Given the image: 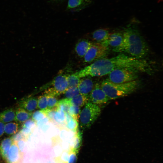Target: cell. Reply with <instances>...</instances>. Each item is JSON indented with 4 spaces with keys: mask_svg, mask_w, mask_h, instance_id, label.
<instances>
[{
    "mask_svg": "<svg viewBox=\"0 0 163 163\" xmlns=\"http://www.w3.org/2000/svg\"><path fill=\"white\" fill-rule=\"evenodd\" d=\"M109 99L102 89L100 85L96 83L89 94L88 101L97 105L105 104Z\"/></svg>",
    "mask_w": 163,
    "mask_h": 163,
    "instance_id": "52a82bcc",
    "label": "cell"
},
{
    "mask_svg": "<svg viewBox=\"0 0 163 163\" xmlns=\"http://www.w3.org/2000/svg\"><path fill=\"white\" fill-rule=\"evenodd\" d=\"M56 163H68L67 161H65L59 158H56L55 159Z\"/></svg>",
    "mask_w": 163,
    "mask_h": 163,
    "instance_id": "d590c367",
    "label": "cell"
},
{
    "mask_svg": "<svg viewBox=\"0 0 163 163\" xmlns=\"http://www.w3.org/2000/svg\"><path fill=\"white\" fill-rule=\"evenodd\" d=\"M93 0H69L66 9L67 10H79L90 4Z\"/></svg>",
    "mask_w": 163,
    "mask_h": 163,
    "instance_id": "5bb4252c",
    "label": "cell"
},
{
    "mask_svg": "<svg viewBox=\"0 0 163 163\" xmlns=\"http://www.w3.org/2000/svg\"><path fill=\"white\" fill-rule=\"evenodd\" d=\"M36 124V123L32 119L30 118L22 123V127L28 128L33 130Z\"/></svg>",
    "mask_w": 163,
    "mask_h": 163,
    "instance_id": "d6a6232c",
    "label": "cell"
},
{
    "mask_svg": "<svg viewBox=\"0 0 163 163\" xmlns=\"http://www.w3.org/2000/svg\"><path fill=\"white\" fill-rule=\"evenodd\" d=\"M84 78L80 80L78 88L80 94L88 97L94 87V83L91 78Z\"/></svg>",
    "mask_w": 163,
    "mask_h": 163,
    "instance_id": "8fae6325",
    "label": "cell"
},
{
    "mask_svg": "<svg viewBox=\"0 0 163 163\" xmlns=\"http://www.w3.org/2000/svg\"><path fill=\"white\" fill-rule=\"evenodd\" d=\"M123 40L121 44L114 48L115 52L126 53L129 56L142 59L148 54L149 48L139 30L134 26H129L125 28Z\"/></svg>",
    "mask_w": 163,
    "mask_h": 163,
    "instance_id": "7a4b0ae2",
    "label": "cell"
},
{
    "mask_svg": "<svg viewBox=\"0 0 163 163\" xmlns=\"http://www.w3.org/2000/svg\"><path fill=\"white\" fill-rule=\"evenodd\" d=\"M68 163H76L77 160L78 151L70 148L69 152Z\"/></svg>",
    "mask_w": 163,
    "mask_h": 163,
    "instance_id": "f546056e",
    "label": "cell"
},
{
    "mask_svg": "<svg viewBox=\"0 0 163 163\" xmlns=\"http://www.w3.org/2000/svg\"><path fill=\"white\" fill-rule=\"evenodd\" d=\"M82 138L81 133L78 130L74 137L72 145L70 148L78 151L82 144Z\"/></svg>",
    "mask_w": 163,
    "mask_h": 163,
    "instance_id": "603a6c76",
    "label": "cell"
},
{
    "mask_svg": "<svg viewBox=\"0 0 163 163\" xmlns=\"http://www.w3.org/2000/svg\"><path fill=\"white\" fill-rule=\"evenodd\" d=\"M4 123L0 122V137H1L4 133Z\"/></svg>",
    "mask_w": 163,
    "mask_h": 163,
    "instance_id": "e575fe53",
    "label": "cell"
},
{
    "mask_svg": "<svg viewBox=\"0 0 163 163\" xmlns=\"http://www.w3.org/2000/svg\"><path fill=\"white\" fill-rule=\"evenodd\" d=\"M127 69L138 72L149 73L151 66L146 60L121 53L110 58H101L75 73L80 78L87 76H101L112 71Z\"/></svg>",
    "mask_w": 163,
    "mask_h": 163,
    "instance_id": "6da1fadb",
    "label": "cell"
},
{
    "mask_svg": "<svg viewBox=\"0 0 163 163\" xmlns=\"http://www.w3.org/2000/svg\"><path fill=\"white\" fill-rule=\"evenodd\" d=\"M72 105L70 99L65 98L58 101L57 106V110H62L65 114L68 113L69 108Z\"/></svg>",
    "mask_w": 163,
    "mask_h": 163,
    "instance_id": "7402d4cb",
    "label": "cell"
},
{
    "mask_svg": "<svg viewBox=\"0 0 163 163\" xmlns=\"http://www.w3.org/2000/svg\"><path fill=\"white\" fill-rule=\"evenodd\" d=\"M56 97H47V109L57 110V106L58 101Z\"/></svg>",
    "mask_w": 163,
    "mask_h": 163,
    "instance_id": "f1b7e54d",
    "label": "cell"
},
{
    "mask_svg": "<svg viewBox=\"0 0 163 163\" xmlns=\"http://www.w3.org/2000/svg\"><path fill=\"white\" fill-rule=\"evenodd\" d=\"M108 47L102 44L95 43H93L84 57L85 62L95 61L102 58L107 53Z\"/></svg>",
    "mask_w": 163,
    "mask_h": 163,
    "instance_id": "8992f818",
    "label": "cell"
},
{
    "mask_svg": "<svg viewBox=\"0 0 163 163\" xmlns=\"http://www.w3.org/2000/svg\"><path fill=\"white\" fill-rule=\"evenodd\" d=\"M26 141L24 140H21L17 142L20 152L23 156L25 151Z\"/></svg>",
    "mask_w": 163,
    "mask_h": 163,
    "instance_id": "836d02e7",
    "label": "cell"
},
{
    "mask_svg": "<svg viewBox=\"0 0 163 163\" xmlns=\"http://www.w3.org/2000/svg\"><path fill=\"white\" fill-rule=\"evenodd\" d=\"M56 110L55 109H49L47 108L45 110H41L44 114L45 117H46L49 120L53 121Z\"/></svg>",
    "mask_w": 163,
    "mask_h": 163,
    "instance_id": "4dcf8cb0",
    "label": "cell"
},
{
    "mask_svg": "<svg viewBox=\"0 0 163 163\" xmlns=\"http://www.w3.org/2000/svg\"><path fill=\"white\" fill-rule=\"evenodd\" d=\"M140 85L137 80L122 83H116L106 79L100 85L109 100H115L127 96L136 91Z\"/></svg>",
    "mask_w": 163,
    "mask_h": 163,
    "instance_id": "3957f363",
    "label": "cell"
},
{
    "mask_svg": "<svg viewBox=\"0 0 163 163\" xmlns=\"http://www.w3.org/2000/svg\"><path fill=\"white\" fill-rule=\"evenodd\" d=\"M45 117L41 110H37L32 113L31 119L36 123Z\"/></svg>",
    "mask_w": 163,
    "mask_h": 163,
    "instance_id": "1f68e13d",
    "label": "cell"
},
{
    "mask_svg": "<svg viewBox=\"0 0 163 163\" xmlns=\"http://www.w3.org/2000/svg\"><path fill=\"white\" fill-rule=\"evenodd\" d=\"M88 97L81 94L70 99L72 105L81 107L85 105L88 101Z\"/></svg>",
    "mask_w": 163,
    "mask_h": 163,
    "instance_id": "44dd1931",
    "label": "cell"
},
{
    "mask_svg": "<svg viewBox=\"0 0 163 163\" xmlns=\"http://www.w3.org/2000/svg\"><path fill=\"white\" fill-rule=\"evenodd\" d=\"M93 44V43L88 40H81L76 44L75 48V51L78 56L83 57Z\"/></svg>",
    "mask_w": 163,
    "mask_h": 163,
    "instance_id": "4fadbf2b",
    "label": "cell"
},
{
    "mask_svg": "<svg viewBox=\"0 0 163 163\" xmlns=\"http://www.w3.org/2000/svg\"><path fill=\"white\" fill-rule=\"evenodd\" d=\"M101 110L98 105L88 102L81 111L80 126L82 130L89 128L97 119Z\"/></svg>",
    "mask_w": 163,
    "mask_h": 163,
    "instance_id": "277c9868",
    "label": "cell"
},
{
    "mask_svg": "<svg viewBox=\"0 0 163 163\" xmlns=\"http://www.w3.org/2000/svg\"><path fill=\"white\" fill-rule=\"evenodd\" d=\"M110 33L107 29L101 28L95 30L92 34L93 39L97 43H102L108 38Z\"/></svg>",
    "mask_w": 163,
    "mask_h": 163,
    "instance_id": "e0dca14e",
    "label": "cell"
},
{
    "mask_svg": "<svg viewBox=\"0 0 163 163\" xmlns=\"http://www.w3.org/2000/svg\"><path fill=\"white\" fill-rule=\"evenodd\" d=\"M18 105L19 107L32 112L37 108V98L33 97H24L18 101Z\"/></svg>",
    "mask_w": 163,
    "mask_h": 163,
    "instance_id": "30bf717a",
    "label": "cell"
},
{
    "mask_svg": "<svg viewBox=\"0 0 163 163\" xmlns=\"http://www.w3.org/2000/svg\"></svg>",
    "mask_w": 163,
    "mask_h": 163,
    "instance_id": "74e56055",
    "label": "cell"
},
{
    "mask_svg": "<svg viewBox=\"0 0 163 163\" xmlns=\"http://www.w3.org/2000/svg\"><path fill=\"white\" fill-rule=\"evenodd\" d=\"M52 84L53 88L60 94H63L68 88L67 75H59L53 80Z\"/></svg>",
    "mask_w": 163,
    "mask_h": 163,
    "instance_id": "9c48e42d",
    "label": "cell"
},
{
    "mask_svg": "<svg viewBox=\"0 0 163 163\" xmlns=\"http://www.w3.org/2000/svg\"><path fill=\"white\" fill-rule=\"evenodd\" d=\"M47 96L43 94L37 98V108L41 110H43L47 108Z\"/></svg>",
    "mask_w": 163,
    "mask_h": 163,
    "instance_id": "484cf974",
    "label": "cell"
},
{
    "mask_svg": "<svg viewBox=\"0 0 163 163\" xmlns=\"http://www.w3.org/2000/svg\"><path fill=\"white\" fill-rule=\"evenodd\" d=\"M15 111L12 108L5 110L0 113V122L8 123L14 120Z\"/></svg>",
    "mask_w": 163,
    "mask_h": 163,
    "instance_id": "ac0fdd59",
    "label": "cell"
},
{
    "mask_svg": "<svg viewBox=\"0 0 163 163\" xmlns=\"http://www.w3.org/2000/svg\"><path fill=\"white\" fill-rule=\"evenodd\" d=\"M65 116L66 127L73 132H76L78 130V122L73 118L69 113H66Z\"/></svg>",
    "mask_w": 163,
    "mask_h": 163,
    "instance_id": "ffe728a7",
    "label": "cell"
},
{
    "mask_svg": "<svg viewBox=\"0 0 163 163\" xmlns=\"http://www.w3.org/2000/svg\"><path fill=\"white\" fill-rule=\"evenodd\" d=\"M52 1H60L61 0H51Z\"/></svg>",
    "mask_w": 163,
    "mask_h": 163,
    "instance_id": "8d00e7d4",
    "label": "cell"
},
{
    "mask_svg": "<svg viewBox=\"0 0 163 163\" xmlns=\"http://www.w3.org/2000/svg\"></svg>",
    "mask_w": 163,
    "mask_h": 163,
    "instance_id": "f35d334b",
    "label": "cell"
},
{
    "mask_svg": "<svg viewBox=\"0 0 163 163\" xmlns=\"http://www.w3.org/2000/svg\"><path fill=\"white\" fill-rule=\"evenodd\" d=\"M68 88L78 87L80 80V78L75 73L67 75Z\"/></svg>",
    "mask_w": 163,
    "mask_h": 163,
    "instance_id": "cb8c5ba5",
    "label": "cell"
},
{
    "mask_svg": "<svg viewBox=\"0 0 163 163\" xmlns=\"http://www.w3.org/2000/svg\"><path fill=\"white\" fill-rule=\"evenodd\" d=\"M32 114V112H29L23 108L18 107L15 111L14 120L20 124H22L31 117Z\"/></svg>",
    "mask_w": 163,
    "mask_h": 163,
    "instance_id": "9a60e30c",
    "label": "cell"
},
{
    "mask_svg": "<svg viewBox=\"0 0 163 163\" xmlns=\"http://www.w3.org/2000/svg\"><path fill=\"white\" fill-rule=\"evenodd\" d=\"M17 142L14 141L8 151L6 162L8 163H21L23 158Z\"/></svg>",
    "mask_w": 163,
    "mask_h": 163,
    "instance_id": "ba28073f",
    "label": "cell"
},
{
    "mask_svg": "<svg viewBox=\"0 0 163 163\" xmlns=\"http://www.w3.org/2000/svg\"><path fill=\"white\" fill-rule=\"evenodd\" d=\"M13 141L11 136L5 138L0 142V153L3 159L6 161L8 151Z\"/></svg>",
    "mask_w": 163,
    "mask_h": 163,
    "instance_id": "2e32d148",
    "label": "cell"
},
{
    "mask_svg": "<svg viewBox=\"0 0 163 163\" xmlns=\"http://www.w3.org/2000/svg\"><path fill=\"white\" fill-rule=\"evenodd\" d=\"M20 125V124L16 121L7 123L5 125L4 133L8 136L15 134L18 132Z\"/></svg>",
    "mask_w": 163,
    "mask_h": 163,
    "instance_id": "d6986e66",
    "label": "cell"
},
{
    "mask_svg": "<svg viewBox=\"0 0 163 163\" xmlns=\"http://www.w3.org/2000/svg\"><path fill=\"white\" fill-rule=\"evenodd\" d=\"M123 40V34L119 32H114L110 33L108 39L101 44L107 47L110 46L115 48L121 44Z\"/></svg>",
    "mask_w": 163,
    "mask_h": 163,
    "instance_id": "7c38bea8",
    "label": "cell"
},
{
    "mask_svg": "<svg viewBox=\"0 0 163 163\" xmlns=\"http://www.w3.org/2000/svg\"><path fill=\"white\" fill-rule=\"evenodd\" d=\"M138 72L130 69H120L114 70L108 74L107 79L114 83H122L136 80Z\"/></svg>",
    "mask_w": 163,
    "mask_h": 163,
    "instance_id": "5b68a950",
    "label": "cell"
},
{
    "mask_svg": "<svg viewBox=\"0 0 163 163\" xmlns=\"http://www.w3.org/2000/svg\"><path fill=\"white\" fill-rule=\"evenodd\" d=\"M81 112L80 107L72 105L70 107L68 113L74 119L78 122Z\"/></svg>",
    "mask_w": 163,
    "mask_h": 163,
    "instance_id": "d4e9b609",
    "label": "cell"
},
{
    "mask_svg": "<svg viewBox=\"0 0 163 163\" xmlns=\"http://www.w3.org/2000/svg\"><path fill=\"white\" fill-rule=\"evenodd\" d=\"M66 98L71 99L80 94L78 87L68 88L63 93Z\"/></svg>",
    "mask_w": 163,
    "mask_h": 163,
    "instance_id": "4316f807",
    "label": "cell"
},
{
    "mask_svg": "<svg viewBox=\"0 0 163 163\" xmlns=\"http://www.w3.org/2000/svg\"><path fill=\"white\" fill-rule=\"evenodd\" d=\"M53 120L59 124L65 123L66 116L64 112L61 110H57L56 112Z\"/></svg>",
    "mask_w": 163,
    "mask_h": 163,
    "instance_id": "83f0119b",
    "label": "cell"
}]
</instances>
